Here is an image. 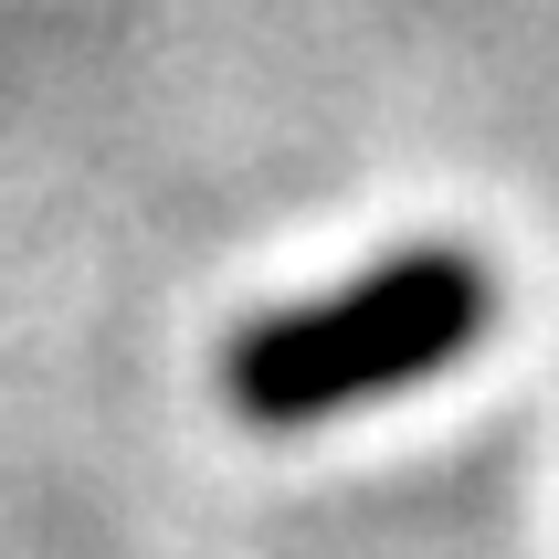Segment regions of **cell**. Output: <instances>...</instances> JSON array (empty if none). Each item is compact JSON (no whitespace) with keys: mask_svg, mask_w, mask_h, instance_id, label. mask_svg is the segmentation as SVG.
Instances as JSON below:
<instances>
[{"mask_svg":"<svg viewBox=\"0 0 559 559\" xmlns=\"http://www.w3.org/2000/svg\"><path fill=\"white\" fill-rule=\"evenodd\" d=\"M486 328H497V275L465 243H412L380 253L370 275H348L338 296L253 317L222 348V402L264 433H307L328 412H359L380 391L454 370Z\"/></svg>","mask_w":559,"mask_h":559,"instance_id":"obj_1","label":"cell"}]
</instances>
